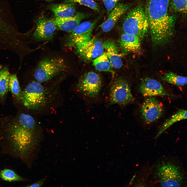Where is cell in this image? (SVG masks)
Returning <instances> with one entry per match:
<instances>
[{"label": "cell", "mask_w": 187, "mask_h": 187, "mask_svg": "<svg viewBox=\"0 0 187 187\" xmlns=\"http://www.w3.org/2000/svg\"><path fill=\"white\" fill-rule=\"evenodd\" d=\"M68 68L65 60L62 57L47 56L41 59L37 64L34 77L36 81L45 83L64 73Z\"/></svg>", "instance_id": "5b68a950"}, {"label": "cell", "mask_w": 187, "mask_h": 187, "mask_svg": "<svg viewBox=\"0 0 187 187\" xmlns=\"http://www.w3.org/2000/svg\"><path fill=\"white\" fill-rule=\"evenodd\" d=\"M124 33L136 36L141 40L149 29V23L145 10L139 5L127 14L122 25Z\"/></svg>", "instance_id": "8992f818"}, {"label": "cell", "mask_w": 187, "mask_h": 187, "mask_svg": "<svg viewBox=\"0 0 187 187\" xmlns=\"http://www.w3.org/2000/svg\"><path fill=\"white\" fill-rule=\"evenodd\" d=\"M86 16L84 13L78 12L72 17H56L53 19L57 27L59 29L64 31L71 33L80 23L81 21L85 18Z\"/></svg>", "instance_id": "9a60e30c"}, {"label": "cell", "mask_w": 187, "mask_h": 187, "mask_svg": "<svg viewBox=\"0 0 187 187\" xmlns=\"http://www.w3.org/2000/svg\"><path fill=\"white\" fill-rule=\"evenodd\" d=\"M77 3L79 4L87 6L97 12L99 11L97 3L93 0H64L65 3Z\"/></svg>", "instance_id": "484cf974"}, {"label": "cell", "mask_w": 187, "mask_h": 187, "mask_svg": "<svg viewBox=\"0 0 187 187\" xmlns=\"http://www.w3.org/2000/svg\"><path fill=\"white\" fill-rule=\"evenodd\" d=\"M9 85V89L15 97L18 98L22 91L16 75L12 74L10 75Z\"/></svg>", "instance_id": "cb8c5ba5"}, {"label": "cell", "mask_w": 187, "mask_h": 187, "mask_svg": "<svg viewBox=\"0 0 187 187\" xmlns=\"http://www.w3.org/2000/svg\"><path fill=\"white\" fill-rule=\"evenodd\" d=\"M170 0H146L145 11L151 39L157 46L168 43L175 32L176 16L168 12Z\"/></svg>", "instance_id": "6da1fadb"}, {"label": "cell", "mask_w": 187, "mask_h": 187, "mask_svg": "<svg viewBox=\"0 0 187 187\" xmlns=\"http://www.w3.org/2000/svg\"><path fill=\"white\" fill-rule=\"evenodd\" d=\"M38 132L34 118L30 115L22 113L9 128L8 140L14 151L21 156L25 157L38 144Z\"/></svg>", "instance_id": "7a4b0ae2"}, {"label": "cell", "mask_w": 187, "mask_h": 187, "mask_svg": "<svg viewBox=\"0 0 187 187\" xmlns=\"http://www.w3.org/2000/svg\"><path fill=\"white\" fill-rule=\"evenodd\" d=\"M0 176L3 180L8 181H19L23 180V178L11 169H5L0 173Z\"/></svg>", "instance_id": "d4e9b609"}, {"label": "cell", "mask_w": 187, "mask_h": 187, "mask_svg": "<svg viewBox=\"0 0 187 187\" xmlns=\"http://www.w3.org/2000/svg\"><path fill=\"white\" fill-rule=\"evenodd\" d=\"M104 49L112 67L118 69L121 67L123 63L118 48L114 42L108 39L103 43Z\"/></svg>", "instance_id": "e0dca14e"}, {"label": "cell", "mask_w": 187, "mask_h": 187, "mask_svg": "<svg viewBox=\"0 0 187 187\" xmlns=\"http://www.w3.org/2000/svg\"><path fill=\"white\" fill-rule=\"evenodd\" d=\"M171 10L187 16V0H171Z\"/></svg>", "instance_id": "603a6c76"}, {"label": "cell", "mask_w": 187, "mask_h": 187, "mask_svg": "<svg viewBox=\"0 0 187 187\" xmlns=\"http://www.w3.org/2000/svg\"><path fill=\"white\" fill-rule=\"evenodd\" d=\"M46 179L43 178L31 184L28 185L26 186L28 187H39L42 186L44 184Z\"/></svg>", "instance_id": "83f0119b"}, {"label": "cell", "mask_w": 187, "mask_h": 187, "mask_svg": "<svg viewBox=\"0 0 187 187\" xmlns=\"http://www.w3.org/2000/svg\"><path fill=\"white\" fill-rule=\"evenodd\" d=\"M56 93L52 89L35 81L27 84L18 98L27 110L38 112L51 105Z\"/></svg>", "instance_id": "3957f363"}, {"label": "cell", "mask_w": 187, "mask_h": 187, "mask_svg": "<svg viewBox=\"0 0 187 187\" xmlns=\"http://www.w3.org/2000/svg\"><path fill=\"white\" fill-rule=\"evenodd\" d=\"M141 40L137 36L125 33L122 34L119 41L121 48L125 52L140 54Z\"/></svg>", "instance_id": "2e32d148"}, {"label": "cell", "mask_w": 187, "mask_h": 187, "mask_svg": "<svg viewBox=\"0 0 187 187\" xmlns=\"http://www.w3.org/2000/svg\"><path fill=\"white\" fill-rule=\"evenodd\" d=\"M49 8L54 13L56 17L66 18L72 17L75 15V3H71L50 5Z\"/></svg>", "instance_id": "ac0fdd59"}, {"label": "cell", "mask_w": 187, "mask_h": 187, "mask_svg": "<svg viewBox=\"0 0 187 187\" xmlns=\"http://www.w3.org/2000/svg\"><path fill=\"white\" fill-rule=\"evenodd\" d=\"M146 98L140 106L139 112L144 122L150 124L162 116L163 108L160 102L154 97Z\"/></svg>", "instance_id": "30bf717a"}, {"label": "cell", "mask_w": 187, "mask_h": 187, "mask_svg": "<svg viewBox=\"0 0 187 187\" xmlns=\"http://www.w3.org/2000/svg\"><path fill=\"white\" fill-rule=\"evenodd\" d=\"M187 119V110L180 109L167 119L162 124L156 136L157 138L166 129L174 123L180 121Z\"/></svg>", "instance_id": "d6986e66"}, {"label": "cell", "mask_w": 187, "mask_h": 187, "mask_svg": "<svg viewBox=\"0 0 187 187\" xmlns=\"http://www.w3.org/2000/svg\"><path fill=\"white\" fill-rule=\"evenodd\" d=\"M93 0L94 1V0Z\"/></svg>", "instance_id": "f546056e"}, {"label": "cell", "mask_w": 187, "mask_h": 187, "mask_svg": "<svg viewBox=\"0 0 187 187\" xmlns=\"http://www.w3.org/2000/svg\"><path fill=\"white\" fill-rule=\"evenodd\" d=\"M10 75L8 67L0 64V98L3 97L8 91Z\"/></svg>", "instance_id": "ffe728a7"}, {"label": "cell", "mask_w": 187, "mask_h": 187, "mask_svg": "<svg viewBox=\"0 0 187 187\" xmlns=\"http://www.w3.org/2000/svg\"><path fill=\"white\" fill-rule=\"evenodd\" d=\"M139 89L143 96L146 97L169 95L159 82L150 78H145L142 81Z\"/></svg>", "instance_id": "4fadbf2b"}, {"label": "cell", "mask_w": 187, "mask_h": 187, "mask_svg": "<svg viewBox=\"0 0 187 187\" xmlns=\"http://www.w3.org/2000/svg\"><path fill=\"white\" fill-rule=\"evenodd\" d=\"M45 1H48V2H51L52 1L54 0H45Z\"/></svg>", "instance_id": "f1b7e54d"}, {"label": "cell", "mask_w": 187, "mask_h": 187, "mask_svg": "<svg viewBox=\"0 0 187 187\" xmlns=\"http://www.w3.org/2000/svg\"><path fill=\"white\" fill-rule=\"evenodd\" d=\"M102 79L93 72L85 73L80 79L76 86L77 91L83 96L94 99L99 96L102 88Z\"/></svg>", "instance_id": "ba28073f"}, {"label": "cell", "mask_w": 187, "mask_h": 187, "mask_svg": "<svg viewBox=\"0 0 187 187\" xmlns=\"http://www.w3.org/2000/svg\"><path fill=\"white\" fill-rule=\"evenodd\" d=\"M75 48L80 57L85 61L94 59L104 52L103 43L96 38H91L77 45Z\"/></svg>", "instance_id": "8fae6325"}, {"label": "cell", "mask_w": 187, "mask_h": 187, "mask_svg": "<svg viewBox=\"0 0 187 187\" xmlns=\"http://www.w3.org/2000/svg\"><path fill=\"white\" fill-rule=\"evenodd\" d=\"M108 96L110 105H126L133 102V95L129 84L124 78L119 77L114 79L110 84Z\"/></svg>", "instance_id": "52a82bcc"}, {"label": "cell", "mask_w": 187, "mask_h": 187, "mask_svg": "<svg viewBox=\"0 0 187 187\" xmlns=\"http://www.w3.org/2000/svg\"><path fill=\"white\" fill-rule=\"evenodd\" d=\"M97 21H86L80 23L65 39V46L75 48L77 45L90 40Z\"/></svg>", "instance_id": "9c48e42d"}, {"label": "cell", "mask_w": 187, "mask_h": 187, "mask_svg": "<svg viewBox=\"0 0 187 187\" xmlns=\"http://www.w3.org/2000/svg\"><path fill=\"white\" fill-rule=\"evenodd\" d=\"M129 5L122 3H117L111 11L107 19L99 26L102 31L108 32L115 26L121 17L128 10Z\"/></svg>", "instance_id": "5bb4252c"}, {"label": "cell", "mask_w": 187, "mask_h": 187, "mask_svg": "<svg viewBox=\"0 0 187 187\" xmlns=\"http://www.w3.org/2000/svg\"><path fill=\"white\" fill-rule=\"evenodd\" d=\"M36 26L33 34L36 40L46 41L53 40L57 26L53 19L44 17H40L36 21Z\"/></svg>", "instance_id": "7c38bea8"}, {"label": "cell", "mask_w": 187, "mask_h": 187, "mask_svg": "<svg viewBox=\"0 0 187 187\" xmlns=\"http://www.w3.org/2000/svg\"><path fill=\"white\" fill-rule=\"evenodd\" d=\"M162 79L164 81L179 86L187 84V77L177 75L171 72L164 73Z\"/></svg>", "instance_id": "7402d4cb"}, {"label": "cell", "mask_w": 187, "mask_h": 187, "mask_svg": "<svg viewBox=\"0 0 187 187\" xmlns=\"http://www.w3.org/2000/svg\"><path fill=\"white\" fill-rule=\"evenodd\" d=\"M119 0H103L104 5L108 11H111L116 5Z\"/></svg>", "instance_id": "4316f807"}, {"label": "cell", "mask_w": 187, "mask_h": 187, "mask_svg": "<svg viewBox=\"0 0 187 187\" xmlns=\"http://www.w3.org/2000/svg\"><path fill=\"white\" fill-rule=\"evenodd\" d=\"M155 175L162 187H181L187 185V171L177 158H167L158 163Z\"/></svg>", "instance_id": "277c9868"}, {"label": "cell", "mask_w": 187, "mask_h": 187, "mask_svg": "<svg viewBox=\"0 0 187 187\" xmlns=\"http://www.w3.org/2000/svg\"><path fill=\"white\" fill-rule=\"evenodd\" d=\"M93 64L96 69L99 71L112 72L110 69L112 66L105 52L94 59Z\"/></svg>", "instance_id": "44dd1931"}]
</instances>
